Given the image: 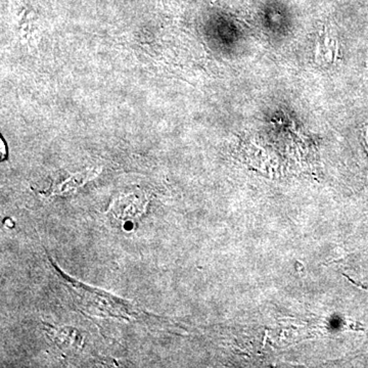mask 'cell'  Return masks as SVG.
<instances>
[{"mask_svg":"<svg viewBox=\"0 0 368 368\" xmlns=\"http://www.w3.org/2000/svg\"><path fill=\"white\" fill-rule=\"evenodd\" d=\"M337 51H339V46H337V42L334 41V38H330L327 33H325L318 39L317 46H316V61L317 62L322 61L325 63H332L335 58L339 56Z\"/></svg>","mask_w":368,"mask_h":368,"instance_id":"cell-2","label":"cell"},{"mask_svg":"<svg viewBox=\"0 0 368 368\" xmlns=\"http://www.w3.org/2000/svg\"><path fill=\"white\" fill-rule=\"evenodd\" d=\"M49 262L58 273V278L71 290L73 296L76 298L77 303L85 312L93 314V316L124 320H137L140 316V310L130 302L112 296L105 290L89 287L81 281L70 278L58 268L51 257Z\"/></svg>","mask_w":368,"mask_h":368,"instance_id":"cell-1","label":"cell"},{"mask_svg":"<svg viewBox=\"0 0 368 368\" xmlns=\"http://www.w3.org/2000/svg\"><path fill=\"white\" fill-rule=\"evenodd\" d=\"M365 142H367L368 145V128H367V132H365Z\"/></svg>","mask_w":368,"mask_h":368,"instance_id":"cell-4","label":"cell"},{"mask_svg":"<svg viewBox=\"0 0 368 368\" xmlns=\"http://www.w3.org/2000/svg\"><path fill=\"white\" fill-rule=\"evenodd\" d=\"M144 210V201L137 199V196L133 199L127 198L121 200L120 203L117 204L112 211L118 218L124 219V218H130L129 216H137L142 214Z\"/></svg>","mask_w":368,"mask_h":368,"instance_id":"cell-3","label":"cell"}]
</instances>
